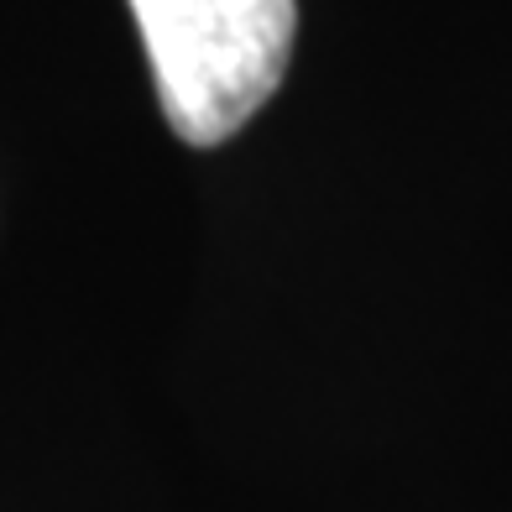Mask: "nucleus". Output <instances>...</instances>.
<instances>
[{"instance_id": "f257e3e1", "label": "nucleus", "mask_w": 512, "mask_h": 512, "mask_svg": "<svg viewBox=\"0 0 512 512\" xmlns=\"http://www.w3.org/2000/svg\"><path fill=\"white\" fill-rule=\"evenodd\" d=\"M157 100L189 147L230 142L293 58V0H131Z\"/></svg>"}]
</instances>
